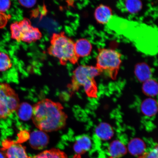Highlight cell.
I'll list each match as a JSON object with an SVG mask.
<instances>
[{
  "label": "cell",
  "instance_id": "9a60e30c",
  "mask_svg": "<svg viewBox=\"0 0 158 158\" xmlns=\"http://www.w3.org/2000/svg\"><path fill=\"white\" fill-rule=\"evenodd\" d=\"M128 149L131 155L139 156L145 152L146 145L143 140L138 138H134L128 143Z\"/></svg>",
  "mask_w": 158,
  "mask_h": 158
},
{
  "label": "cell",
  "instance_id": "cb8c5ba5",
  "mask_svg": "<svg viewBox=\"0 0 158 158\" xmlns=\"http://www.w3.org/2000/svg\"><path fill=\"white\" fill-rule=\"evenodd\" d=\"M10 18V15L0 12V29L3 28L5 27Z\"/></svg>",
  "mask_w": 158,
  "mask_h": 158
},
{
  "label": "cell",
  "instance_id": "52a82bcc",
  "mask_svg": "<svg viewBox=\"0 0 158 158\" xmlns=\"http://www.w3.org/2000/svg\"><path fill=\"white\" fill-rule=\"evenodd\" d=\"M49 137L46 133L40 130L33 131L29 138V143L33 149L41 150L48 145Z\"/></svg>",
  "mask_w": 158,
  "mask_h": 158
},
{
  "label": "cell",
  "instance_id": "2e32d148",
  "mask_svg": "<svg viewBox=\"0 0 158 158\" xmlns=\"http://www.w3.org/2000/svg\"><path fill=\"white\" fill-rule=\"evenodd\" d=\"M135 73L138 80L141 82H144L151 78V69L148 64L144 63H140L136 65Z\"/></svg>",
  "mask_w": 158,
  "mask_h": 158
},
{
  "label": "cell",
  "instance_id": "e0dca14e",
  "mask_svg": "<svg viewBox=\"0 0 158 158\" xmlns=\"http://www.w3.org/2000/svg\"><path fill=\"white\" fill-rule=\"evenodd\" d=\"M120 9L131 14L137 13L141 10L143 4L139 1H120L118 3Z\"/></svg>",
  "mask_w": 158,
  "mask_h": 158
},
{
  "label": "cell",
  "instance_id": "4316f807",
  "mask_svg": "<svg viewBox=\"0 0 158 158\" xmlns=\"http://www.w3.org/2000/svg\"><path fill=\"white\" fill-rule=\"evenodd\" d=\"M0 158H6L4 154L2 152H0Z\"/></svg>",
  "mask_w": 158,
  "mask_h": 158
},
{
  "label": "cell",
  "instance_id": "7402d4cb",
  "mask_svg": "<svg viewBox=\"0 0 158 158\" xmlns=\"http://www.w3.org/2000/svg\"><path fill=\"white\" fill-rule=\"evenodd\" d=\"M10 30L11 38L17 42H20L22 32L19 22L15 21L12 23L10 26Z\"/></svg>",
  "mask_w": 158,
  "mask_h": 158
},
{
  "label": "cell",
  "instance_id": "ba28073f",
  "mask_svg": "<svg viewBox=\"0 0 158 158\" xmlns=\"http://www.w3.org/2000/svg\"><path fill=\"white\" fill-rule=\"evenodd\" d=\"M112 17L111 9L107 6L101 5L95 11V18L98 23L101 24L107 23L111 19Z\"/></svg>",
  "mask_w": 158,
  "mask_h": 158
},
{
  "label": "cell",
  "instance_id": "603a6c76",
  "mask_svg": "<svg viewBox=\"0 0 158 158\" xmlns=\"http://www.w3.org/2000/svg\"><path fill=\"white\" fill-rule=\"evenodd\" d=\"M158 146L157 145L149 151L145 152L137 158H158Z\"/></svg>",
  "mask_w": 158,
  "mask_h": 158
},
{
  "label": "cell",
  "instance_id": "277c9868",
  "mask_svg": "<svg viewBox=\"0 0 158 158\" xmlns=\"http://www.w3.org/2000/svg\"><path fill=\"white\" fill-rule=\"evenodd\" d=\"M121 64V55L119 52L112 49H102L99 51L96 67L100 73L103 72L114 79Z\"/></svg>",
  "mask_w": 158,
  "mask_h": 158
},
{
  "label": "cell",
  "instance_id": "7c38bea8",
  "mask_svg": "<svg viewBox=\"0 0 158 158\" xmlns=\"http://www.w3.org/2000/svg\"><path fill=\"white\" fill-rule=\"evenodd\" d=\"M142 113L147 117H152L155 116L157 111V104L155 99L149 98L142 102L141 105Z\"/></svg>",
  "mask_w": 158,
  "mask_h": 158
},
{
  "label": "cell",
  "instance_id": "5b68a950",
  "mask_svg": "<svg viewBox=\"0 0 158 158\" xmlns=\"http://www.w3.org/2000/svg\"><path fill=\"white\" fill-rule=\"evenodd\" d=\"M19 104V96L11 86L0 84V119L6 118L16 111Z\"/></svg>",
  "mask_w": 158,
  "mask_h": 158
},
{
  "label": "cell",
  "instance_id": "44dd1931",
  "mask_svg": "<svg viewBox=\"0 0 158 158\" xmlns=\"http://www.w3.org/2000/svg\"><path fill=\"white\" fill-rule=\"evenodd\" d=\"M10 58L6 53L0 51V72L6 71L12 66Z\"/></svg>",
  "mask_w": 158,
  "mask_h": 158
},
{
  "label": "cell",
  "instance_id": "7a4b0ae2",
  "mask_svg": "<svg viewBox=\"0 0 158 158\" xmlns=\"http://www.w3.org/2000/svg\"><path fill=\"white\" fill-rule=\"evenodd\" d=\"M74 43L64 32L53 33L47 52L51 56L58 59L61 65L64 66L68 62L76 64L79 58L75 53Z\"/></svg>",
  "mask_w": 158,
  "mask_h": 158
},
{
  "label": "cell",
  "instance_id": "9c48e42d",
  "mask_svg": "<svg viewBox=\"0 0 158 158\" xmlns=\"http://www.w3.org/2000/svg\"><path fill=\"white\" fill-rule=\"evenodd\" d=\"M75 53L79 58L88 56L92 49V45L89 41L85 39L78 40L74 43Z\"/></svg>",
  "mask_w": 158,
  "mask_h": 158
},
{
  "label": "cell",
  "instance_id": "8992f818",
  "mask_svg": "<svg viewBox=\"0 0 158 158\" xmlns=\"http://www.w3.org/2000/svg\"><path fill=\"white\" fill-rule=\"evenodd\" d=\"M2 151L6 158H29L26 148L20 143L6 140L2 143Z\"/></svg>",
  "mask_w": 158,
  "mask_h": 158
},
{
  "label": "cell",
  "instance_id": "ac0fdd59",
  "mask_svg": "<svg viewBox=\"0 0 158 158\" xmlns=\"http://www.w3.org/2000/svg\"><path fill=\"white\" fill-rule=\"evenodd\" d=\"M16 111L20 119L27 121L32 117L33 106L27 102H23L19 104Z\"/></svg>",
  "mask_w": 158,
  "mask_h": 158
},
{
  "label": "cell",
  "instance_id": "83f0119b",
  "mask_svg": "<svg viewBox=\"0 0 158 158\" xmlns=\"http://www.w3.org/2000/svg\"><path fill=\"white\" fill-rule=\"evenodd\" d=\"M73 158H81V155H78V154H77V155L74 156V157Z\"/></svg>",
  "mask_w": 158,
  "mask_h": 158
},
{
  "label": "cell",
  "instance_id": "484cf974",
  "mask_svg": "<svg viewBox=\"0 0 158 158\" xmlns=\"http://www.w3.org/2000/svg\"><path fill=\"white\" fill-rule=\"evenodd\" d=\"M19 3L23 6L27 8L32 7L36 4L37 1H19Z\"/></svg>",
  "mask_w": 158,
  "mask_h": 158
},
{
  "label": "cell",
  "instance_id": "d4e9b609",
  "mask_svg": "<svg viewBox=\"0 0 158 158\" xmlns=\"http://www.w3.org/2000/svg\"><path fill=\"white\" fill-rule=\"evenodd\" d=\"M11 6V2L8 0H0V12L5 13Z\"/></svg>",
  "mask_w": 158,
  "mask_h": 158
},
{
  "label": "cell",
  "instance_id": "4fadbf2b",
  "mask_svg": "<svg viewBox=\"0 0 158 158\" xmlns=\"http://www.w3.org/2000/svg\"><path fill=\"white\" fill-rule=\"evenodd\" d=\"M42 34L36 27L31 26L22 34L21 41L31 43L40 40L42 38Z\"/></svg>",
  "mask_w": 158,
  "mask_h": 158
},
{
  "label": "cell",
  "instance_id": "ffe728a7",
  "mask_svg": "<svg viewBox=\"0 0 158 158\" xmlns=\"http://www.w3.org/2000/svg\"><path fill=\"white\" fill-rule=\"evenodd\" d=\"M143 91L148 96L154 97L157 95L158 92L157 82L154 79L151 78L143 82Z\"/></svg>",
  "mask_w": 158,
  "mask_h": 158
},
{
  "label": "cell",
  "instance_id": "30bf717a",
  "mask_svg": "<svg viewBox=\"0 0 158 158\" xmlns=\"http://www.w3.org/2000/svg\"><path fill=\"white\" fill-rule=\"evenodd\" d=\"M97 138L101 141H106L111 139L114 134V131L109 124L102 123L97 126L95 130Z\"/></svg>",
  "mask_w": 158,
  "mask_h": 158
},
{
  "label": "cell",
  "instance_id": "3957f363",
  "mask_svg": "<svg viewBox=\"0 0 158 158\" xmlns=\"http://www.w3.org/2000/svg\"><path fill=\"white\" fill-rule=\"evenodd\" d=\"M100 73L96 67L80 65L73 71L71 83L68 88L71 91L75 92L81 86H83L88 95H92L96 91L94 78Z\"/></svg>",
  "mask_w": 158,
  "mask_h": 158
},
{
  "label": "cell",
  "instance_id": "5bb4252c",
  "mask_svg": "<svg viewBox=\"0 0 158 158\" xmlns=\"http://www.w3.org/2000/svg\"><path fill=\"white\" fill-rule=\"evenodd\" d=\"M92 145L91 139L89 137L86 135L81 136L77 138L74 146V150L78 155H80L90 150Z\"/></svg>",
  "mask_w": 158,
  "mask_h": 158
},
{
  "label": "cell",
  "instance_id": "d6986e66",
  "mask_svg": "<svg viewBox=\"0 0 158 158\" xmlns=\"http://www.w3.org/2000/svg\"><path fill=\"white\" fill-rule=\"evenodd\" d=\"M29 158H68L66 153L59 149L53 148L46 150L38 155Z\"/></svg>",
  "mask_w": 158,
  "mask_h": 158
},
{
  "label": "cell",
  "instance_id": "6da1fadb",
  "mask_svg": "<svg viewBox=\"0 0 158 158\" xmlns=\"http://www.w3.org/2000/svg\"><path fill=\"white\" fill-rule=\"evenodd\" d=\"M68 118L62 104L49 99H43L33 106V123L39 130L45 133L63 129Z\"/></svg>",
  "mask_w": 158,
  "mask_h": 158
},
{
  "label": "cell",
  "instance_id": "8fae6325",
  "mask_svg": "<svg viewBox=\"0 0 158 158\" xmlns=\"http://www.w3.org/2000/svg\"><path fill=\"white\" fill-rule=\"evenodd\" d=\"M108 152L114 158H120L125 155L127 152V149L124 144L119 140L112 141L108 147Z\"/></svg>",
  "mask_w": 158,
  "mask_h": 158
}]
</instances>
